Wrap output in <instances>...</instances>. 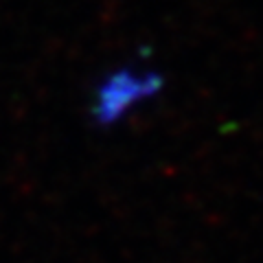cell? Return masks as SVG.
<instances>
[{
	"label": "cell",
	"instance_id": "obj_1",
	"mask_svg": "<svg viewBox=\"0 0 263 263\" xmlns=\"http://www.w3.org/2000/svg\"><path fill=\"white\" fill-rule=\"evenodd\" d=\"M158 84L160 81L156 75H136L132 70H121L103 84L99 92L97 110L101 119H114L125 108H129V103L154 92Z\"/></svg>",
	"mask_w": 263,
	"mask_h": 263
}]
</instances>
